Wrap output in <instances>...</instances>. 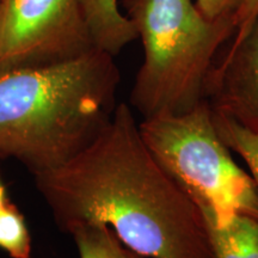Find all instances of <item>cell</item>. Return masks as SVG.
Instances as JSON below:
<instances>
[{
    "label": "cell",
    "instance_id": "cell-5",
    "mask_svg": "<svg viewBox=\"0 0 258 258\" xmlns=\"http://www.w3.org/2000/svg\"><path fill=\"white\" fill-rule=\"evenodd\" d=\"M93 49L80 0L0 3V69L62 62Z\"/></svg>",
    "mask_w": 258,
    "mask_h": 258
},
{
    "label": "cell",
    "instance_id": "cell-6",
    "mask_svg": "<svg viewBox=\"0 0 258 258\" xmlns=\"http://www.w3.org/2000/svg\"><path fill=\"white\" fill-rule=\"evenodd\" d=\"M219 51L205 84V99L251 131L258 132V16Z\"/></svg>",
    "mask_w": 258,
    "mask_h": 258
},
{
    "label": "cell",
    "instance_id": "cell-13",
    "mask_svg": "<svg viewBox=\"0 0 258 258\" xmlns=\"http://www.w3.org/2000/svg\"><path fill=\"white\" fill-rule=\"evenodd\" d=\"M258 16V0H244L239 10L233 17L234 34L233 36H239L250 27L251 23Z\"/></svg>",
    "mask_w": 258,
    "mask_h": 258
},
{
    "label": "cell",
    "instance_id": "cell-9",
    "mask_svg": "<svg viewBox=\"0 0 258 258\" xmlns=\"http://www.w3.org/2000/svg\"><path fill=\"white\" fill-rule=\"evenodd\" d=\"M67 233L72 235L80 258H129L128 247L106 225L78 224Z\"/></svg>",
    "mask_w": 258,
    "mask_h": 258
},
{
    "label": "cell",
    "instance_id": "cell-1",
    "mask_svg": "<svg viewBox=\"0 0 258 258\" xmlns=\"http://www.w3.org/2000/svg\"><path fill=\"white\" fill-rule=\"evenodd\" d=\"M34 178L63 232L102 224L141 257L214 258L201 211L154 159L125 103L82 152Z\"/></svg>",
    "mask_w": 258,
    "mask_h": 258
},
{
    "label": "cell",
    "instance_id": "cell-2",
    "mask_svg": "<svg viewBox=\"0 0 258 258\" xmlns=\"http://www.w3.org/2000/svg\"><path fill=\"white\" fill-rule=\"evenodd\" d=\"M121 73L93 49L76 59L0 69V158L32 173L61 166L108 127Z\"/></svg>",
    "mask_w": 258,
    "mask_h": 258
},
{
    "label": "cell",
    "instance_id": "cell-15",
    "mask_svg": "<svg viewBox=\"0 0 258 258\" xmlns=\"http://www.w3.org/2000/svg\"><path fill=\"white\" fill-rule=\"evenodd\" d=\"M129 258H144V257H141L140 254L135 253V252H133V251H132V250H129Z\"/></svg>",
    "mask_w": 258,
    "mask_h": 258
},
{
    "label": "cell",
    "instance_id": "cell-8",
    "mask_svg": "<svg viewBox=\"0 0 258 258\" xmlns=\"http://www.w3.org/2000/svg\"><path fill=\"white\" fill-rule=\"evenodd\" d=\"M80 4L96 49L115 56L138 38L132 22L118 10L117 0H80Z\"/></svg>",
    "mask_w": 258,
    "mask_h": 258
},
{
    "label": "cell",
    "instance_id": "cell-10",
    "mask_svg": "<svg viewBox=\"0 0 258 258\" xmlns=\"http://www.w3.org/2000/svg\"><path fill=\"white\" fill-rule=\"evenodd\" d=\"M213 122L224 144L245 160L258 188V132L244 127L230 116L213 110Z\"/></svg>",
    "mask_w": 258,
    "mask_h": 258
},
{
    "label": "cell",
    "instance_id": "cell-11",
    "mask_svg": "<svg viewBox=\"0 0 258 258\" xmlns=\"http://www.w3.org/2000/svg\"><path fill=\"white\" fill-rule=\"evenodd\" d=\"M0 249L11 258H30L31 235L23 213L10 200L0 209Z\"/></svg>",
    "mask_w": 258,
    "mask_h": 258
},
{
    "label": "cell",
    "instance_id": "cell-16",
    "mask_svg": "<svg viewBox=\"0 0 258 258\" xmlns=\"http://www.w3.org/2000/svg\"><path fill=\"white\" fill-rule=\"evenodd\" d=\"M0 3H2V0H0Z\"/></svg>",
    "mask_w": 258,
    "mask_h": 258
},
{
    "label": "cell",
    "instance_id": "cell-4",
    "mask_svg": "<svg viewBox=\"0 0 258 258\" xmlns=\"http://www.w3.org/2000/svg\"><path fill=\"white\" fill-rule=\"evenodd\" d=\"M139 131L154 159L192 201L206 202L218 215L258 219L256 183L232 159L206 99L184 114L143 118Z\"/></svg>",
    "mask_w": 258,
    "mask_h": 258
},
{
    "label": "cell",
    "instance_id": "cell-14",
    "mask_svg": "<svg viewBox=\"0 0 258 258\" xmlns=\"http://www.w3.org/2000/svg\"><path fill=\"white\" fill-rule=\"evenodd\" d=\"M9 201H10V198L8 195V189H6L4 180H3L2 171H0V209L4 207Z\"/></svg>",
    "mask_w": 258,
    "mask_h": 258
},
{
    "label": "cell",
    "instance_id": "cell-12",
    "mask_svg": "<svg viewBox=\"0 0 258 258\" xmlns=\"http://www.w3.org/2000/svg\"><path fill=\"white\" fill-rule=\"evenodd\" d=\"M244 0H196L195 5L206 18L217 21L232 18L239 10Z\"/></svg>",
    "mask_w": 258,
    "mask_h": 258
},
{
    "label": "cell",
    "instance_id": "cell-3",
    "mask_svg": "<svg viewBox=\"0 0 258 258\" xmlns=\"http://www.w3.org/2000/svg\"><path fill=\"white\" fill-rule=\"evenodd\" d=\"M144 46L131 104L143 116L180 115L205 101L219 51L233 36L232 18H206L192 0H123Z\"/></svg>",
    "mask_w": 258,
    "mask_h": 258
},
{
    "label": "cell",
    "instance_id": "cell-7",
    "mask_svg": "<svg viewBox=\"0 0 258 258\" xmlns=\"http://www.w3.org/2000/svg\"><path fill=\"white\" fill-rule=\"evenodd\" d=\"M201 211L214 258H258V219L249 215H218L203 201Z\"/></svg>",
    "mask_w": 258,
    "mask_h": 258
}]
</instances>
